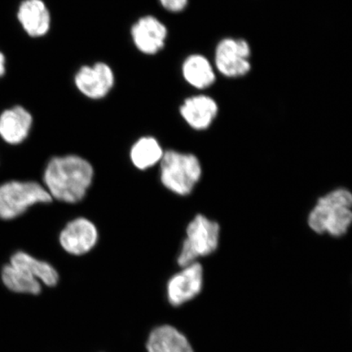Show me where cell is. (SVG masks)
<instances>
[{
  "label": "cell",
  "instance_id": "obj_1",
  "mask_svg": "<svg viewBox=\"0 0 352 352\" xmlns=\"http://www.w3.org/2000/svg\"><path fill=\"white\" fill-rule=\"evenodd\" d=\"M94 177V169L89 162L67 155L52 158L44 171L43 182L52 198L73 204L85 197Z\"/></svg>",
  "mask_w": 352,
  "mask_h": 352
},
{
  "label": "cell",
  "instance_id": "obj_2",
  "mask_svg": "<svg viewBox=\"0 0 352 352\" xmlns=\"http://www.w3.org/2000/svg\"><path fill=\"white\" fill-rule=\"evenodd\" d=\"M307 223L318 234L345 235L352 224V192L340 188L320 197L308 215Z\"/></svg>",
  "mask_w": 352,
  "mask_h": 352
},
{
  "label": "cell",
  "instance_id": "obj_3",
  "mask_svg": "<svg viewBox=\"0 0 352 352\" xmlns=\"http://www.w3.org/2000/svg\"><path fill=\"white\" fill-rule=\"evenodd\" d=\"M202 167L192 153L168 151L160 162V179L164 186L179 196H187L200 182Z\"/></svg>",
  "mask_w": 352,
  "mask_h": 352
},
{
  "label": "cell",
  "instance_id": "obj_4",
  "mask_svg": "<svg viewBox=\"0 0 352 352\" xmlns=\"http://www.w3.org/2000/svg\"><path fill=\"white\" fill-rule=\"evenodd\" d=\"M219 239V224L204 214H197L187 227L186 239L177 258L179 266H188L213 254L218 248Z\"/></svg>",
  "mask_w": 352,
  "mask_h": 352
},
{
  "label": "cell",
  "instance_id": "obj_5",
  "mask_svg": "<svg viewBox=\"0 0 352 352\" xmlns=\"http://www.w3.org/2000/svg\"><path fill=\"white\" fill-rule=\"evenodd\" d=\"M52 197L37 182H11L0 186V219L10 220L20 217L30 206L50 204Z\"/></svg>",
  "mask_w": 352,
  "mask_h": 352
},
{
  "label": "cell",
  "instance_id": "obj_6",
  "mask_svg": "<svg viewBox=\"0 0 352 352\" xmlns=\"http://www.w3.org/2000/svg\"><path fill=\"white\" fill-rule=\"evenodd\" d=\"M250 54L252 50L245 39L223 38L215 50V67L227 78L245 76L252 69Z\"/></svg>",
  "mask_w": 352,
  "mask_h": 352
},
{
  "label": "cell",
  "instance_id": "obj_7",
  "mask_svg": "<svg viewBox=\"0 0 352 352\" xmlns=\"http://www.w3.org/2000/svg\"><path fill=\"white\" fill-rule=\"evenodd\" d=\"M204 267L200 263L182 267L167 283V298L170 305L178 307L198 296L204 286Z\"/></svg>",
  "mask_w": 352,
  "mask_h": 352
},
{
  "label": "cell",
  "instance_id": "obj_8",
  "mask_svg": "<svg viewBox=\"0 0 352 352\" xmlns=\"http://www.w3.org/2000/svg\"><path fill=\"white\" fill-rule=\"evenodd\" d=\"M74 82L78 90L86 98L99 100L104 98L111 91L116 76L109 65L98 63L79 69Z\"/></svg>",
  "mask_w": 352,
  "mask_h": 352
},
{
  "label": "cell",
  "instance_id": "obj_9",
  "mask_svg": "<svg viewBox=\"0 0 352 352\" xmlns=\"http://www.w3.org/2000/svg\"><path fill=\"white\" fill-rule=\"evenodd\" d=\"M98 228L91 220L80 217L67 223L60 234V244L66 252L80 256L98 244Z\"/></svg>",
  "mask_w": 352,
  "mask_h": 352
},
{
  "label": "cell",
  "instance_id": "obj_10",
  "mask_svg": "<svg viewBox=\"0 0 352 352\" xmlns=\"http://www.w3.org/2000/svg\"><path fill=\"white\" fill-rule=\"evenodd\" d=\"M132 41L138 50L146 55H155L165 46L167 38L166 26L157 17L142 16L132 25Z\"/></svg>",
  "mask_w": 352,
  "mask_h": 352
},
{
  "label": "cell",
  "instance_id": "obj_11",
  "mask_svg": "<svg viewBox=\"0 0 352 352\" xmlns=\"http://www.w3.org/2000/svg\"><path fill=\"white\" fill-rule=\"evenodd\" d=\"M218 112L217 101L206 95L187 98L179 109L183 120L196 131L208 129L217 118Z\"/></svg>",
  "mask_w": 352,
  "mask_h": 352
},
{
  "label": "cell",
  "instance_id": "obj_12",
  "mask_svg": "<svg viewBox=\"0 0 352 352\" xmlns=\"http://www.w3.org/2000/svg\"><path fill=\"white\" fill-rule=\"evenodd\" d=\"M32 116L21 107L8 109L0 116V135L8 144H20L28 138Z\"/></svg>",
  "mask_w": 352,
  "mask_h": 352
},
{
  "label": "cell",
  "instance_id": "obj_13",
  "mask_svg": "<svg viewBox=\"0 0 352 352\" xmlns=\"http://www.w3.org/2000/svg\"><path fill=\"white\" fill-rule=\"evenodd\" d=\"M19 19L25 32L32 37L43 36L50 28V13L42 0H25L22 3Z\"/></svg>",
  "mask_w": 352,
  "mask_h": 352
},
{
  "label": "cell",
  "instance_id": "obj_14",
  "mask_svg": "<svg viewBox=\"0 0 352 352\" xmlns=\"http://www.w3.org/2000/svg\"><path fill=\"white\" fill-rule=\"evenodd\" d=\"M148 352H195L177 329L164 325L153 330L147 342Z\"/></svg>",
  "mask_w": 352,
  "mask_h": 352
},
{
  "label": "cell",
  "instance_id": "obj_15",
  "mask_svg": "<svg viewBox=\"0 0 352 352\" xmlns=\"http://www.w3.org/2000/svg\"><path fill=\"white\" fill-rule=\"evenodd\" d=\"M183 77L189 85L197 89H206L215 82L214 69L206 56H188L182 65Z\"/></svg>",
  "mask_w": 352,
  "mask_h": 352
},
{
  "label": "cell",
  "instance_id": "obj_16",
  "mask_svg": "<svg viewBox=\"0 0 352 352\" xmlns=\"http://www.w3.org/2000/svg\"><path fill=\"white\" fill-rule=\"evenodd\" d=\"M164 153L157 139L144 136L132 145L130 157L135 168L144 170L160 164Z\"/></svg>",
  "mask_w": 352,
  "mask_h": 352
},
{
  "label": "cell",
  "instance_id": "obj_17",
  "mask_svg": "<svg viewBox=\"0 0 352 352\" xmlns=\"http://www.w3.org/2000/svg\"><path fill=\"white\" fill-rule=\"evenodd\" d=\"M11 264L28 271L39 283L47 286H55L58 283L59 275L51 264L39 261L25 252H17L12 255Z\"/></svg>",
  "mask_w": 352,
  "mask_h": 352
},
{
  "label": "cell",
  "instance_id": "obj_18",
  "mask_svg": "<svg viewBox=\"0 0 352 352\" xmlns=\"http://www.w3.org/2000/svg\"><path fill=\"white\" fill-rule=\"evenodd\" d=\"M4 285L12 292L38 294L41 292V283L23 268L8 264L2 270Z\"/></svg>",
  "mask_w": 352,
  "mask_h": 352
},
{
  "label": "cell",
  "instance_id": "obj_19",
  "mask_svg": "<svg viewBox=\"0 0 352 352\" xmlns=\"http://www.w3.org/2000/svg\"><path fill=\"white\" fill-rule=\"evenodd\" d=\"M162 6L170 12H180L186 10L188 0H160Z\"/></svg>",
  "mask_w": 352,
  "mask_h": 352
},
{
  "label": "cell",
  "instance_id": "obj_20",
  "mask_svg": "<svg viewBox=\"0 0 352 352\" xmlns=\"http://www.w3.org/2000/svg\"><path fill=\"white\" fill-rule=\"evenodd\" d=\"M6 58H4V56L0 52V77L3 76V74L6 73Z\"/></svg>",
  "mask_w": 352,
  "mask_h": 352
}]
</instances>
